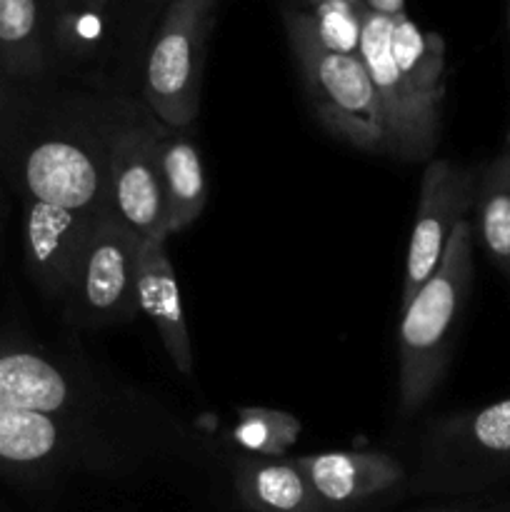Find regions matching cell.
<instances>
[{"label": "cell", "mask_w": 510, "mask_h": 512, "mask_svg": "<svg viewBox=\"0 0 510 512\" xmlns=\"http://www.w3.org/2000/svg\"><path fill=\"white\" fill-rule=\"evenodd\" d=\"M393 18L363 8L358 58L368 70L383 110L395 158L430 160L440 140V105L420 93L398 68L390 48Z\"/></svg>", "instance_id": "7"}, {"label": "cell", "mask_w": 510, "mask_h": 512, "mask_svg": "<svg viewBox=\"0 0 510 512\" xmlns=\"http://www.w3.org/2000/svg\"><path fill=\"white\" fill-rule=\"evenodd\" d=\"M318 493L325 512H358L408 483L403 463L388 453L335 450L293 458Z\"/></svg>", "instance_id": "9"}, {"label": "cell", "mask_w": 510, "mask_h": 512, "mask_svg": "<svg viewBox=\"0 0 510 512\" xmlns=\"http://www.w3.org/2000/svg\"><path fill=\"white\" fill-rule=\"evenodd\" d=\"M360 18H363V5L355 8L345 0H318V10L313 15L315 33L325 48L358 55Z\"/></svg>", "instance_id": "18"}, {"label": "cell", "mask_w": 510, "mask_h": 512, "mask_svg": "<svg viewBox=\"0 0 510 512\" xmlns=\"http://www.w3.org/2000/svg\"><path fill=\"white\" fill-rule=\"evenodd\" d=\"M213 0H173L143 60V105L168 128H190L198 118L205 38Z\"/></svg>", "instance_id": "4"}, {"label": "cell", "mask_w": 510, "mask_h": 512, "mask_svg": "<svg viewBox=\"0 0 510 512\" xmlns=\"http://www.w3.org/2000/svg\"><path fill=\"white\" fill-rule=\"evenodd\" d=\"M65 423L50 415L0 405V460L20 468H48L70 455Z\"/></svg>", "instance_id": "14"}, {"label": "cell", "mask_w": 510, "mask_h": 512, "mask_svg": "<svg viewBox=\"0 0 510 512\" xmlns=\"http://www.w3.org/2000/svg\"><path fill=\"white\" fill-rule=\"evenodd\" d=\"M0 68L13 78L43 73L45 58L38 43V3L0 0Z\"/></svg>", "instance_id": "17"}, {"label": "cell", "mask_w": 510, "mask_h": 512, "mask_svg": "<svg viewBox=\"0 0 510 512\" xmlns=\"http://www.w3.org/2000/svg\"><path fill=\"white\" fill-rule=\"evenodd\" d=\"M233 485L248 512H325L318 493L293 460L240 458L233 468Z\"/></svg>", "instance_id": "12"}, {"label": "cell", "mask_w": 510, "mask_h": 512, "mask_svg": "<svg viewBox=\"0 0 510 512\" xmlns=\"http://www.w3.org/2000/svg\"><path fill=\"white\" fill-rule=\"evenodd\" d=\"M473 243L468 218L455 228L438 270L400 308L398 390L405 415L418 413L445 378L455 328L473 285Z\"/></svg>", "instance_id": "1"}, {"label": "cell", "mask_w": 510, "mask_h": 512, "mask_svg": "<svg viewBox=\"0 0 510 512\" xmlns=\"http://www.w3.org/2000/svg\"><path fill=\"white\" fill-rule=\"evenodd\" d=\"M143 240L105 213L90 233L63 298L68 315L83 328L123 325L140 313L138 263Z\"/></svg>", "instance_id": "5"}, {"label": "cell", "mask_w": 510, "mask_h": 512, "mask_svg": "<svg viewBox=\"0 0 510 512\" xmlns=\"http://www.w3.org/2000/svg\"><path fill=\"white\" fill-rule=\"evenodd\" d=\"M428 512H510L508 505H478V508H440V510H428Z\"/></svg>", "instance_id": "20"}, {"label": "cell", "mask_w": 510, "mask_h": 512, "mask_svg": "<svg viewBox=\"0 0 510 512\" xmlns=\"http://www.w3.org/2000/svg\"><path fill=\"white\" fill-rule=\"evenodd\" d=\"M508 28H510V3H508Z\"/></svg>", "instance_id": "22"}, {"label": "cell", "mask_w": 510, "mask_h": 512, "mask_svg": "<svg viewBox=\"0 0 510 512\" xmlns=\"http://www.w3.org/2000/svg\"><path fill=\"white\" fill-rule=\"evenodd\" d=\"M473 238L500 273L510 275V145L478 173Z\"/></svg>", "instance_id": "15"}, {"label": "cell", "mask_w": 510, "mask_h": 512, "mask_svg": "<svg viewBox=\"0 0 510 512\" xmlns=\"http://www.w3.org/2000/svg\"><path fill=\"white\" fill-rule=\"evenodd\" d=\"M163 183L168 205L170 235L180 233L203 213L208 203V178H205L203 155L193 140L190 128H163Z\"/></svg>", "instance_id": "13"}, {"label": "cell", "mask_w": 510, "mask_h": 512, "mask_svg": "<svg viewBox=\"0 0 510 512\" xmlns=\"http://www.w3.org/2000/svg\"><path fill=\"white\" fill-rule=\"evenodd\" d=\"M505 145H510V133H508V143H505Z\"/></svg>", "instance_id": "23"}, {"label": "cell", "mask_w": 510, "mask_h": 512, "mask_svg": "<svg viewBox=\"0 0 510 512\" xmlns=\"http://www.w3.org/2000/svg\"><path fill=\"white\" fill-rule=\"evenodd\" d=\"M0 405L50 415L60 423L88 418L95 408L88 388H80L50 358L28 350L0 353ZM90 420V418H88Z\"/></svg>", "instance_id": "10"}, {"label": "cell", "mask_w": 510, "mask_h": 512, "mask_svg": "<svg viewBox=\"0 0 510 512\" xmlns=\"http://www.w3.org/2000/svg\"><path fill=\"white\" fill-rule=\"evenodd\" d=\"M393 58L398 68L410 78V83L428 95L430 100L443 103V40L438 35H425L408 15L393 18V38H390Z\"/></svg>", "instance_id": "16"}, {"label": "cell", "mask_w": 510, "mask_h": 512, "mask_svg": "<svg viewBox=\"0 0 510 512\" xmlns=\"http://www.w3.org/2000/svg\"><path fill=\"white\" fill-rule=\"evenodd\" d=\"M475 188H478V173L473 168H463L445 158L428 160L420 180L418 210H415L408 255H405L400 308H405L410 298L423 288L425 280L438 270L455 228L468 220L473 210Z\"/></svg>", "instance_id": "8"}, {"label": "cell", "mask_w": 510, "mask_h": 512, "mask_svg": "<svg viewBox=\"0 0 510 512\" xmlns=\"http://www.w3.org/2000/svg\"><path fill=\"white\" fill-rule=\"evenodd\" d=\"M285 25L323 128L360 150L393 155L378 93L363 60L325 48L315 33L313 15L288 13Z\"/></svg>", "instance_id": "3"}, {"label": "cell", "mask_w": 510, "mask_h": 512, "mask_svg": "<svg viewBox=\"0 0 510 512\" xmlns=\"http://www.w3.org/2000/svg\"><path fill=\"white\" fill-rule=\"evenodd\" d=\"M510 483V398L433 420L420 435L415 493L465 495Z\"/></svg>", "instance_id": "2"}, {"label": "cell", "mask_w": 510, "mask_h": 512, "mask_svg": "<svg viewBox=\"0 0 510 512\" xmlns=\"http://www.w3.org/2000/svg\"><path fill=\"white\" fill-rule=\"evenodd\" d=\"M363 5L373 13L388 15V18H398L405 15V0H363Z\"/></svg>", "instance_id": "19"}, {"label": "cell", "mask_w": 510, "mask_h": 512, "mask_svg": "<svg viewBox=\"0 0 510 512\" xmlns=\"http://www.w3.org/2000/svg\"><path fill=\"white\" fill-rule=\"evenodd\" d=\"M138 308L153 323L175 370L183 375L193 373V343L165 240H143L138 263Z\"/></svg>", "instance_id": "11"}, {"label": "cell", "mask_w": 510, "mask_h": 512, "mask_svg": "<svg viewBox=\"0 0 510 512\" xmlns=\"http://www.w3.org/2000/svg\"><path fill=\"white\" fill-rule=\"evenodd\" d=\"M345 3H350V5H355V8H358V5H363V0H345Z\"/></svg>", "instance_id": "21"}, {"label": "cell", "mask_w": 510, "mask_h": 512, "mask_svg": "<svg viewBox=\"0 0 510 512\" xmlns=\"http://www.w3.org/2000/svg\"><path fill=\"white\" fill-rule=\"evenodd\" d=\"M163 128L148 108H135L115 128L108 155V213L140 240H168L163 183Z\"/></svg>", "instance_id": "6"}]
</instances>
